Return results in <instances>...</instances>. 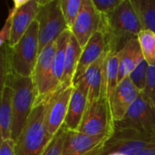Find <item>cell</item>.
<instances>
[{"label":"cell","instance_id":"1","mask_svg":"<svg viewBox=\"0 0 155 155\" xmlns=\"http://www.w3.org/2000/svg\"><path fill=\"white\" fill-rule=\"evenodd\" d=\"M100 30L105 37L107 48L115 52L122 50L130 40L138 38L143 27L131 0H124L109 15H101Z\"/></svg>","mask_w":155,"mask_h":155},{"label":"cell","instance_id":"2","mask_svg":"<svg viewBox=\"0 0 155 155\" xmlns=\"http://www.w3.org/2000/svg\"><path fill=\"white\" fill-rule=\"evenodd\" d=\"M49 96L36 101L28 122L15 143V155H42L52 138L45 128V114Z\"/></svg>","mask_w":155,"mask_h":155},{"label":"cell","instance_id":"3","mask_svg":"<svg viewBox=\"0 0 155 155\" xmlns=\"http://www.w3.org/2000/svg\"><path fill=\"white\" fill-rule=\"evenodd\" d=\"M5 84L13 90V123L11 139L15 143L25 129L36 100L33 77H24L12 73Z\"/></svg>","mask_w":155,"mask_h":155},{"label":"cell","instance_id":"4","mask_svg":"<svg viewBox=\"0 0 155 155\" xmlns=\"http://www.w3.org/2000/svg\"><path fill=\"white\" fill-rule=\"evenodd\" d=\"M13 73L24 77H32L39 56V25L35 20L19 42L11 48Z\"/></svg>","mask_w":155,"mask_h":155},{"label":"cell","instance_id":"5","mask_svg":"<svg viewBox=\"0 0 155 155\" xmlns=\"http://www.w3.org/2000/svg\"><path fill=\"white\" fill-rule=\"evenodd\" d=\"M39 25V54L50 43L68 29L62 13L60 0L39 1V10L35 19Z\"/></svg>","mask_w":155,"mask_h":155},{"label":"cell","instance_id":"6","mask_svg":"<svg viewBox=\"0 0 155 155\" xmlns=\"http://www.w3.org/2000/svg\"><path fill=\"white\" fill-rule=\"evenodd\" d=\"M155 145V133L146 134L132 129L115 128L106 141L100 155L121 153L125 155H136L142 151Z\"/></svg>","mask_w":155,"mask_h":155},{"label":"cell","instance_id":"7","mask_svg":"<svg viewBox=\"0 0 155 155\" xmlns=\"http://www.w3.org/2000/svg\"><path fill=\"white\" fill-rule=\"evenodd\" d=\"M77 132L92 136L113 134L114 121L106 97L101 96L98 101L86 108Z\"/></svg>","mask_w":155,"mask_h":155},{"label":"cell","instance_id":"8","mask_svg":"<svg viewBox=\"0 0 155 155\" xmlns=\"http://www.w3.org/2000/svg\"><path fill=\"white\" fill-rule=\"evenodd\" d=\"M132 129L146 134L155 133V109L141 93L125 116L114 123V129Z\"/></svg>","mask_w":155,"mask_h":155},{"label":"cell","instance_id":"9","mask_svg":"<svg viewBox=\"0 0 155 155\" xmlns=\"http://www.w3.org/2000/svg\"><path fill=\"white\" fill-rule=\"evenodd\" d=\"M55 47L56 40L47 45L39 54L32 76L36 90L35 102L50 96L56 90L53 83V62Z\"/></svg>","mask_w":155,"mask_h":155},{"label":"cell","instance_id":"10","mask_svg":"<svg viewBox=\"0 0 155 155\" xmlns=\"http://www.w3.org/2000/svg\"><path fill=\"white\" fill-rule=\"evenodd\" d=\"M72 92L73 86L59 85L49 96L45 124L50 138H53L64 124Z\"/></svg>","mask_w":155,"mask_h":155},{"label":"cell","instance_id":"11","mask_svg":"<svg viewBox=\"0 0 155 155\" xmlns=\"http://www.w3.org/2000/svg\"><path fill=\"white\" fill-rule=\"evenodd\" d=\"M101 15L96 10L93 0H83L80 13L71 33L84 49L93 35L100 30Z\"/></svg>","mask_w":155,"mask_h":155},{"label":"cell","instance_id":"12","mask_svg":"<svg viewBox=\"0 0 155 155\" xmlns=\"http://www.w3.org/2000/svg\"><path fill=\"white\" fill-rule=\"evenodd\" d=\"M111 135L92 136L77 131L68 130L63 155H100Z\"/></svg>","mask_w":155,"mask_h":155},{"label":"cell","instance_id":"13","mask_svg":"<svg viewBox=\"0 0 155 155\" xmlns=\"http://www.w3.org/2000/svg\"><path fill=\"white\" fill-rule=\"evenodd\" d=\"M142 92L133 84L128 77L122 80L115 88L113 97L110 101L113 119L115 122L121 121L139 97Z\"/></svg>","mask_w":155,"mask_h":155},{"label":"cell","instance_id":"14","mask_svg":"<svg viewBox=\"0 0 155 155\" xmlns=\"http://www.w3.org/2000/svg\"><path fill=\"white\" fill-rule=\"evenodd\" d=\"M106 49H107V45H106L105 37L103 32L101 30H98L93 35V36L90 38L85 47L83 49L82 55L74 78L73 85L82 79L87 69L103 56Z\"/></svg>","mask_w":155,"mask_h":155},{"label":"cell","instance_id":"15","mask_svg":"<svg viewBox=\"0 0 155 155\" xmlns=\"http://www.w3.org/2000/svg\"><path fill=\"white\" fill-rule=\"evenodd\" d=\"M38 10L39 1L37 0H27L25 5L17 9L13 21L11 38L8 43L11 48L19 42L33 22L35 21Z\"/></svg>","mask_w":155,"mask_h":155},{"label":"cell","instance_id":"16","mask_svg":"<svg viewBox=\"0 0 155 155\" xmlns=\"http://www.w3.org/2000/svg\"><path fill=\"white\" fill-rule=\"evenodd\" d=\"M87 107V91L80 81L73 85L64 124L69 131H77Z\"/></svg>","mask_w":155,"mask_h":155},{"label":"cell","instance_id":"17","mask_svg":"<svg viewBox=\"0 0 155 155\" xmlns=\"http://www.w3.org/2000/svg\"><path fill=\"white\" fill-rule=\"evenodd\" d=\"M107 49L103 54V56L87 69L82 79L80 80L84 84L85 89L87 91V107L98 101L102 96L104 64Z\"/></svg>","mask_w":155,"mask_h":155},{"label":"cell","instance_id":"18","mask_svg":"<svg viewBox=\"0 0 155 155\" xmlns=\"http://www.w3.org/2000/svg\"><path fill=\"white\" fill-rule=\"evenodd\" d=\"M119 55V75L120 83L128 77L135 67L144 59L138 38H134L127 42L122 50L118 52Z\"/></svg>","mask_w":155,"mask_h":155},{"label":"cell","instance_id":"19","mask_svg":"<svg viewBox=\"0 0 155 155\" xmlns=\"http://www.w3.org/2000/svg\"><path fill=\"white\" fill-rule=\"evenodd\" d=\"M118 75H119L118 52L109 50L107 48V54H106L104 64L102 96L106 97L109 103L113 97V94L115 91L116 86L119 84Z\"/></svg>","mask_w":155,"mask_h":155},{"label":"cell","instance_id":"20","mask_svg":"<svg viewBox=\"0 0 155 155\" xmlns=\"http://www.w3.org/2000/svg\"><path fill=\"white\" fill-rule=\"evenodd\" d=\"M83 48L79 45L76 38L71 34L69 38L66 55H65V63H64V71L63 74V78L60 85L65 87H71L74 84V78L75 75V72L82 55Z\"/></svg>","mask_w":155,"mask_h":155},{"label":"cell","instance_id":"21","mask_svg":"<svg viewBox=\"0 0 155 155\" xmlns=\"http://www.w3.org/2000/svg\"><path fill=\"white\" fill-rule=\"evenodd\" d=\"M13 123V90L8 84L2 88L0 107V138L1 142L11 139Z\"/></svg>","mask_w":155,"mask_h":155},{"label":"cell","instance_id":"22","mask_svg":"<svg viewBox=\"0 0 155 155\" xmlns=\"http://www.w3.org/2000/svg\"><path fill=\"white\" fill-rule=\"evenodd\" d=\"M71 31L69 29L62 33L59 37L56 39V47L53 62V83L55 89H57L61 84L64 71V63L66 49L71 36Z\"/></svg>","mask_w":155,"mask_h":155},{"label":"cell","instance_id":"23","mask_svg":"<svg viewBox=\"0 0 155 155\" xmlns=\"http://www.w3.org/2000/svg\"><path fill=\"white\" fill-rule=\"evenodd\" d=\"M143 30L155 34V0H131Z\"/></svg>","mask_w":155,"mask_h":155},{"label":"cell","instance_id":"24","mask_svg":"<svg viewBox=\"0 0 155 155\" xmlns=\"http://www.w3.org/2000/svg\"><path fill=\"white\" fill-rule=\"evenodd\" d=\"M138 40L144 60L149 66L155 67V34L148 30H142Z\"/></svg>","mask_w":155,"mask_h":155},{"label":"cell","instance_id":"25","mask_svg":"<svg viewBox=\"0 0 155 155\" xmlns=\"http://www.w3.org/2000/svg\"><path fill=\"white\" fill-rule=\"evenodd\" d=\"M82 4L83 0H60L62 13L70 31L80 13Z\"/></svg>","mask_w":155,"mask_h":155},{"label":"cell","instance_id":"26","mask_svg":"<svg viewBox=\"0 0 155 155\" xmlns=\"http://www.w3.org/2000/svg\"><path fill=\"white\" fill-rule=\"evenodd\" d=\"M27 0H14L13 1V6L9 10V14L7 18L5 19V25L1 30L0 33V46H4L5 44H8L11 38V34H12V26H13V21L15 15L17 11V9L25 5Z\"/></svg>","mask_w":155,"mask_h":155},{"label":"cell","instance_id":"27","mask_svg":"<svg viewBox=\"0 0 155 155\" xmlns=\"http://www.w3.org/2000/svg\"><path fill=\"white\" fill-rule=\"evenodd\" d=\"M67 132L68 129L66 128L65 124H64L60 128L58 133L52 138L51 142L49 143L42 155H63Z\"/></svg>","mask_w":155,"mask_h":155},{"label":"cell","instance_id":"28","mask_svg":"<svg viewBox=\"0 0 155 155\" xmlns=\"http://www.w3.org/2000/svg\"><path fill=\"white\" fill-rule=\"evenodd\" d=\"M149 64L143 59L136 67L135 69L130 74L129 78L133 82V84L138 88L139 91L143 92L146 85V79H147V73H148Z\"/></svg>","mask_w":155,"mask_h":155},{"label":"cell","instance_id":"29","mask_svg":"<svg viewBox=\"0 0 155 155\" xmlns=\"http://www.w3.org/2000/svg\"><path fill=\"white\" fill-rule=\"evenodd\" d=\"M142 93L155 109V67L153 66H149L148 68L146 85Z\"/></svg>","mask_w":155,"mask_h":155},{"label":"cell","instance_id":"30","mask_svg":"<svg viewBox=\"0 0 155 155\" xmlns=\"http://www.w3.org/2000/svg\"><path fill=\"white\" fill-rule=\"evenodd\" d=\"M96 10L102 15H106L114 12L124 0H93Z\"/></svg>","mask_w":155,"mask_h":155},{"label":"cell","instance_id":"31","mask_svg":"<svg viewBox=\"0 0 155 155\" xmlns=\"http://www.w3.org/2000/svg\"><path fill=\"white\" fill-rule=\"evenodd\" d=\"M0 145V155H15V142L12 139L2 141Z\"/></svg>","mask_w":155,"mask_h":155},{"label":"cell","instance_id":"32","mask_svg":"<svg viewBox=\"0 0 155 155\" xmlns=\"http://www.w3.org/2000/svg\"><path fill=\"white\" fill-rule=\"evenodd\" d=\"M136 155H155V145L151 146V147L142 151L141 153H139Z\"/></svg>","mask_w":155,"mask_h":155},{"label":"cell","instance_id":"33","mask_svg":"<svg viewBox=\"0 0 155 155\" xmlns=\"http://www.w3.org/2000/svg\"><path fill=\"white\" fill-rule=\"evenodd\" d=\"M109 155H125V154L121 153H111V154H109Z\"/></svg>","mask_w":155,"mask_h":155}]
</instances>
